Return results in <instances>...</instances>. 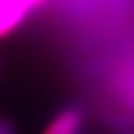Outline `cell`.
<instances>
[{"label":"cell","instance_id":"3957f363","mask_svg":"<svg viewBox=\"0 0 134 134\" xmlns=\"http://www.w3.org/2000/svg\"><path fill=\"white\" fill-rule=\"evenodd\" d=\"M0 134H3V132H2V131H0Z\"/></svg>","mask_w":134,"mask_h":134},{"label":"cell","instance_id":"6da1fadb","mask_svg":"<svg viewBox=\"0 0 134 134\" xmlns=\"http://www.w3.org/2000/svg\"><path fill=\"white\" fill-rule=\"evenodd\" d=\"M45 0H0V37L18 27Z\"/></svg>","mask_w":134,"mask_h":134},{"label":"cell","instance_id":"7a4b0ae2","mask_svg":"<svg viewBox=\"0 0 134 134\" xmlns=\"http://www.w3.org/2000/svg\"><path fill=\"white\" fill-rule=\"evenodd\" d=\"M79 126H81V113L78 110L70 108L62 111L50 123L45 134H76Z\"/></svg>","mask_w":134,"mask_h":134},{"label":"cell","instance_id":"277c9868","mask_svg":"<svg viewBox=\"0 0 134 134\" xmlns=\"http://www.w3.org/2000/svg\"><path fill=\"white\" fill-rule=\"evenodd\" d=\"M76 134H78V132H76Z\"/></svg>","mask_w":134,"mask_h":134}]
</instances>
